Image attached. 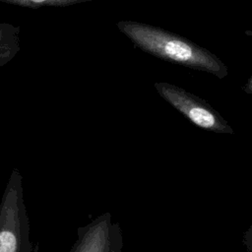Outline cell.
Listing matches in <instances>:
<instances>
[{"instance_id": "6da1fadb", "label": "cell", "mask_w": 252, "mask_h": 252, "mask_svg": "<svg viewBox=\"0 0 252 252\" xmlns=\"http://www.w3.org/2000/svg\"><path fill=\"white\" fill-rule=\"evenodd\" d=\"M117 27L137 47L164 61L205 71L223 79L227 67L215 54L188 38L163 29L138 22L121 21Z\"/></svg>"}, {"instance_id": "7a4b0ae2", "label": "cell", "mask_w": 252, "mask_h": 252, "mask_svg": "<svg viewBox=\"0 0 252 252\" xmlns=\"http://www.w3.org/2000/svg\"><path fill=\"white\" fill-rule=\"evenodd\" d=\"M0 252H32L23 177L14 168L0 204Z\"/></svg>"}, {"instance_id": "3957f363", "label": "cell", "mask_w": 252, "mask_h": 252, "mask_svg": "<svg viewBox=\"0 0 252 252\" xmlns=\"http://www.w3.org/2000/svg\"><path fill=\"white\" fill-rule=\"evenodd\" d=\"M155 88L163 99L198 127L216 133H233L227 122L204 99L164 82L156 83Z\"/></svg>"}, {"instance_id": "277c9868", "label": "cell", "mask_w": 252, "mask_h": 252, "mask_svg": "<svg viewBox=\"0 0 252 252\" xmlns=\"http://www.w3.org/2000/svg\"><path fill=\"white\" fill-rule=\"evenodd\" d=\"M20 48V28L9 23H0V67L9 63Z\"/></svg>"}, {"instance_id": "5b68a950", "label": "cell", "mask_w": 252, "mask_h": 252, "mask_svg": "<svg viewBox=\"0 0 252 252\" xmlns=\"http://www.w3.org/2000/svg\"><path fill=\"white\" fill-rule=\"evenodd\" d=\"M89 1L93 0H0L1 3L32 9H39L45 7H67Z\"/></svg>"}, {"instance_id": "8992f818", "label": "cell", "mask_w": 252, "mask_h": 252, "mask_svg": "<svg viewBox=\"0 0 252 252\" xmlns=\"http://www.w3.org/2000/svg\"><path fill=\"white\" fill-rule=\"evenodd\" d=\"M243 90H244L247 94H252V76L249 78L248 82L243 86Z\"/></svg>"}]
</instances>
